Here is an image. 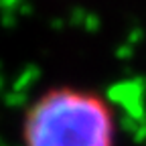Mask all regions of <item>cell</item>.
<instances>
[{
    "label": "cell",
    "mask_w": 146,
    "mask_h": 146,
    "mask_svg": "<svg viewBox=\"0 0 146 146\" xmlns=\"http://www.w3.org/2000/svg\"><path fill=\"white\" fill-rule=\"evenodd\" d=\"M23 146H116L114 110L98 91L51 87L27 108Z\"/></svg>",
    "instance_id": "1"
}]
</instances>
